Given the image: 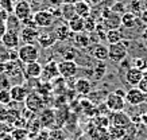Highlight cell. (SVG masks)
Here are the masks:
<instances>
[{"instance_id":"1","label":"cell","mask_w":147,"mask_h":140,"mask_svg":"<svg viewBox=\"0 0 147 140\" xmlns=\"http://www.w3.org/2000/svg\"><path fill=\"white\" fill-rule=\"evenodd\" d=\"M39 54V49L35 45H22L18 47V61L24 65L38 61Z\"/></svg>"},{"instance_id":"2","label":"cell","mask_w":147,"mask_h":140,"mask_svg":"<svg viewBox=\"0 0 147 140\" xmlns=\"http://www.w3.org/2000/svg\"><path fill=\"white\" fill-rule=\"evenodd\" d=\"M24 104H26V108L27 111H30V112L38 113L42 111L43 108H46V104H45V100L42 98V96L38 94L35 90L34 92H30L28 94H27L26 100H24Z\"/></svg>"},{"instance_id":"3","label":"cell","mask_w":147,"mask_h":140,"mask_svg":"<svg viewBox=\"0 0 147 140\" xmlns=\"http://www.w3.org/2000/svg\"><path fill=\"white\" fill-rule=\"evenodd\" d=\"M58 72H59V77H62L63 80H69V78L76 77L78 72V65L76 61L62 59L61 62H58Z\"/></svg>"},{"instance_id":"4","label":"cell","mask_w":147,"mask_h":140,"mask_svg":"<svg viewBox=\"0 0 147 140\" xmlns=\"http://www.w3.org/2000/svg\"><path fill=\"white\" fill-rule=\"evenodd\" d=\"M127 54H128V49L121 42L108 45V59H111L112 62L120 63L123 59L127 58Z\"/></svg>"},{"instance_id":"5","label":"cell","mask_w":147,"mask_h":140,"mask_svg":"<svg viewBox=\"0 0 147 140\" xmlns=\"http://www.w3.org/2000/svg\"><path fill=\"white\" fill-rule=\"evenodd\" d=\"M146 98H147V94H144L136 86L128 89L124 94L125 102H128V104L132 105V107H138V105L144 104V102H146Z\"/></svg>"},{"instance_id":"6","label":"cell","mask_w":147,"mask_h":140,"mask_svg":"<svg viewBox=\"0 0 147 140\" xmlns=\"http://www.w3.org/2000/svg\"><path fill=\"white\" fill-rule=\"evenodd\" d=\"M34 20L36 23L38 28H49L54 24L55 18L53 16V14L50 12L49 9H39L34 14Z\"/></svg>"},{"instance_id":"7","label":"cell","mask_w":147,"mask_h":140,"mask_svg":"<svg viewBox=\"0 0 147 140\" xmlns=\"http://www.w3.org/2000/svg\"><path fill=\"white\" fill-rule=\"evenodd\" d=\"M105 107H107L111 112H121L125 107V100L123 96L112 92V93H109V94L107 96V98H105Z\"/></svg>"},{"instance_id":"8","label":"cell","mask_w":147,"mask_h":140,"mask_svg":"<svg viewBox=\"0 0 147 140\" xmlns=\"http://www.w3.org/2000/svg\"><path fill=\"white\" fill-rule=\"evenodd\" d=\"M59 77V72H58V62L55 61H49L42 66V76L39 80L46 82H51L55 78Z\"/></svg>"},{"instance_id":"9","label":"cell","mask_w":147,"mask_h":140,"mask_svg":"<svg viewBox=\"0 0 147 140\" xmlns=\"http://www.w3.org/2000/svg\"><path fill=\"white\" fill-rule=\"evenodd\" d=\"M38 120H39L42 128L51 129L55 125V112L51 108H43L38 113Z\"/></svg>"},{"instance_id":"10","label":"cell","mask_w":147,"mask_h":140,"mask_svg":"<svg viewBox=\"0 0 147 140\" xmlns=\"http://www.w3.org/2000/svg\"><path fill=\"white\" fill-rule=\"evenodd\" d=\"M13 15L20 22H22L23 19L28 18L30 15H32V8H31L30 1H27V0H19L18 3L15 4V7H13Z\"/></svg>"},{"instance_id":"11","label":"cell","mask_w":147,"mask_h":140,"mask_svg":"<svg viewBox=\"0 0 147 140\" xmlns=\"http://www.w3.org/2000/svg\"><path fill=\"white\" fill-rule=\"evenodd\" d=\"M1 45L7 47L8 50H15L18 49L19 46H20V38H19V32H15V31H9L7 30L4 35L1 36Z\"/></svg>"},{"instance_id":"12","label":"cell","mask_w":147,"mask_h":140,"mask_svg":"<svg viewBox=\"0 0 147 140\" xmlns=\"http://www.w3.org/2000/svg\"><path fill=\"white\" fill-rule=\"evenodd\" d=\"M39 31L38 28H30V27H22V30L19 31V38L23 45H34L36 43Z\"/></svg>"},{"instance_id":"13","label":"cell","mask_w":147,"mask_h":140,"mask_svg":"<svg viewBox=\"0 0 147 140\" xmlns=\"http://www.w3.org/2000/svg\"><path fill=\"white\" fill-rule=\"evenodd\" d=\"M30 92L27 90V88L23 84H15L11 86L9 89V94H11V100L13 102H24L27 94Z\"/></svg>"},{"instance_id":"14","label":"cell","mask_w":147,"mask_h":140,"mask_svg":"<svg viewBox=\"0 0 147 140\" xmlns=\"http://www.w3.org/2000/svg\"><path fill=\"white\" fill-rule=\"evenodd\" d=\"M23 74L28 80H39L40 76H42V65L38 61L31 62V63H26Z\"/></svg>"},{"instance_id":"15","label":"cell","mask_w":147,"mask_h":140,"mask_svg":"<svg viewBox=\"0 0 147 140\" xmlns=\"http://www.w3.org/2000/svg\"><path fill=\"white\" fill-rule=\"evenodd\" d=\"M89 54L92 58H94L96 61H107L108 59V46L104 43H96L93 47H90Z\"/></svg>"},{"instance_id":"16","label":"cell","mask_w":147,"mask_h":140,"mask_svg":"<svg viewBox=\"0 0 147 140\" xmlns=\"http://www.w3.org/2000/svg\"><path fill=\"white\" fill-rule=\"evenodd\" d=\"M142 78H143V72L139 70V69H136V68H132V66L125 72V76H124L125 82H127L131 88L138 86V84L140 82Z\"/></svg>"},{"instance_id":"17","label":"cell","mask_w":147,"mask_h":140,"mask_svg":"<svg viewBox=\"0 0 147 140\" xmlns=\"http://www.w3.org/2000/svg\"><path fill=\"white\" fill-rule=\"evenodd\" d=\"M36 43L42 49H49V47H53L57 43V39H55L53 31H43V32H39Z\"/></svg>"},{"instance_id":"18","label":"cell","mask_w":147,"mask_h":140,"mask_svg":"<svg viewBox=\"0 0 147 140\" xmlns=\"http://www.w3.org/2000/svg\"><path fill=\"white\" fill-rule=\"evenodd\" d=\"M102 20H104V22H102L101 24L105 31H108V30H117V28L121 26V16L117 14H113V12H112L108 18L102 19Z\"/></svg>"},{"instance_id":"19","label":"cell","mask_w":147,"mask_h":140,"mask_svg":"<svg viewBox=\"0 0 147 140\" xmlns=\"http://www.w3.org/2000/svg\"><path fill=\"white\" fill-rule=\"evenodd\" d=\"M73 88H74V90L80 96H86V94H89L90 90H92V82L88 78H78L74 82Z\"/></svg>"},{"instance_id":"20","label":"cell","mask_w":147,"mask_h":140,"mask_svg":"<svg viewBox=\"0 0 147 140\" xmlns=\"http://www.w3.org/2000/svg\"><path fill=\"white\" fill-rule=\"evenodd\" d=\"M53 34L55 36L57 42H65L73 35V32L70 31V28H69L67 24H59V26H57V27L54 28Z\"/></svg>"},{"instance_id":"21","label":"cell","mask_w":147,"mask_h":140,"mask_svg":"<svg viewBox=\"0 0 147 140\" xmlns=\"http://www.w3.org/2000/svg\"><path fill=\"white\" fill-rule=\"evenodd\" d=\"M73 7H74V12H76V16H80V18H88L90 15V11H92V8H90V5L85 1V0H78V1H76L74 4H73Z\"/></svg>"},{"instance_id":"22","label":"cell","mask_w":147,"mask_h":140,"mask_svg":"<svg viewBox=\"0 0 147 140\" xmlns=\"http://www.w3.org/2000/svg\"><path fill=\"white\" fill-rule=\"evenodd\" d=\"M129 123H131V120H129V117L125 115V113H123V111L121 112H113L111 116V124L115 127H121V128H124L125 125H128Z\"/></svg>"},{"instance_id":"23","label":"cell","mask_w":147,"mask_h":140,"mask_svg":"<svg viewBox=\"0 0 147 140\" xmlns=\"http://www.w3.org/2000/svg\"><path fill=\"white\" fill-rule=\"evenodd\" d=\"M139 22V18L135 16L132 12L129 11H125L124 14L121 15V26L125 28H134Z\"/></svg>"},{"instance_id":"24","label":"cell","mask_w":147,"mask_h":140,"mask_svg":"<svg viewBox=\"0 0 147 140\" xmlns=\"http://www.w3.org/2000/svg\"><path fill=\"white\" fill-rule=\"evenodd\" d=\"M67 26L70 28V31L73 34H78V32H84V18H80V16H74L73 19H70L67 22Z\"/></svg>"},{"instance_id":"25","label":"cell","mask_w":147,"mask_h":140,"mask_svg":"<svg viewBox=\"0 0 147 140\" xmlns=\"http://www.w3.org/2000/svg\"><path fill=\"white\" fill-rule=\"evenodd\" d=\"M5 26H7V30H9V31L19 32L22 30V22L13 14H8V16L5 19Z\"/></svg>"},{"instance_id":"26","label":"cell","mask_w":147,"mask_h":140,"mask_svg":"<svg viewBox=\"0 0 147 140\" xmlns=\"http://www.w3.org/2000/svg\"><path fill=\"white\" fill-rule=\"evenodd\" d=\"M124 39L123 38V34L121 31L117 28V30H108L105 31V41H107L108 45H113V43H119Z\"/></svg>"},{"instance_id":"27","label":"cell","mask_w":147,"mask_h":140,"mask_svg":"<svg viewBox=\"0 0 147 140\" xmlns=\"http://www.w3.org/2000/svg\"><path fill=\"white\" fill-rule=\"evenodd\" d=\"M108 135L111 136L112 140H120L124 137L125 135V129L124 128H121V127H115L112 125L109 128V131H108Z\"/></svg>"},{"instance_id":"28","label":"cell","mask_w":147,"mask_h":140,"mask_svg":"<svg viewBox=\"0 0 147 140\" xmlns=\"http://www.w3.org/2000/svg\"><path fill=\"white\" fill-rule=\"evenodd\" d=\"M61 11H62V18L69 22L70 19H73L76 16V12H74V7L73 4H62L61 5Z\"/></svg>"},{"instance_id":"29","label":"cell","mask_w":147,"mask_h":140,"mask_svg":"<svg viewBox=\"0 0 147 140\" xmlns=\"http://www.w3.org/2000/svg\"><path fill=\"white\" fill-rule=\"evenodd\" d=\"M49 140H66V133L61 128L49 129Z\"/></svg>"},{"instance_id":"30","label":"cell","mask_w":147,"mask_h":140,"mask_svg":"<svg viewBox=\"0 0 147 140\" xmlns=\"http://www.w3.org/2000/svg\"><path fill=\"white\" fill-rule=\"evenodd\" d=\"M85 22V26H84V31L86 34H90V32H94L96 31V27H97V22H96V19L92 18V16H88V18L84 19Z\"/></svg>"},{"instance_id":"31","label":"cell","mask_w":147,"mask_h":140,"mask_svg":"<svg viewBox=\"0 0 147 140\" xmlns=\"http://www.w3.org/2000/svg\"><path fill=\"white\" fill-rule=\"evenodd\" d=\"M74 42L76 45L81 46V47H86L89 45V36L86 32H78V34H74Z\"/></svg>"},{"instance_id":"32","label":"cell","mask_w":147,"mask_h":140,"mask_svg":"<svg viewBox=\"0 0 147 140\" xmlns=\"http://www.w3.org/2000/svg\"><path fill=\"white\" fill-rule=\"evenodd\" d=\"M11 86H12L11 78H9L5 73H1V74H0V90H9Z\"/></svg>"},{"instance_id":"33","label":"cell","mask_w":147,"mask_h":140,"mask_svg":"<svg viewBox=\"0 0 147 140\" xmlns=\"http://www.w3.org/2000/svg\"><path fill=\"white\" fill-rule=\"evenodd\" d=\"M128 11L129 12H132L135 16H139L140 12L143 11L142 1H140V0H132V1L129 3V5H128Z\"/></svg>"},{"instance_id":"34","label":"cell","mask_w":147,"mask_h":140,"mask_svg":"<svg viewBox=\"0 0 147 140\" xmlns=\"http://www.w3.org/2000/svg\"><path fill=\"white\" fill-rule=\"evenodd\" d=\"M105 72H107V68H105V65L101 62V61H98V63H96V66L93 69V76L96 80H100L102 78V76H105Z\"/></svg>"},{"instance_id":"35","label":"cell","mask_w":147,"mask_h":140,"mask_svg":"<svg viewBox=\"0 0 147 140\" xmlns=\"http://www.w3.org/2000/svg\"><path fill=\"white\" fill-rule=\"evenodd\" d=\"M28 129L27 128H16L12 133V137L15 140H27L28 137Z\"/></svg>"},{"instance_id":"36","label":"cell","mask_w":147,"mask_h":140,"mask_svg":"<svg viewBox=\"0 0 147 140\" xmlns=\"http://www.w3.org/2000/svg\"><path fill=\"white\" fill-rule=\"evenodd\" d=\"M11 94H9V90H0V105H7L11 104Z\"/></svg>"},{"instance_id":"37","label":"cell","mask_w":147,"mask_h":140,"mask_svg":"<svg viewBox=\"0 0 147 140\" xmlns=\"http://www.w3.org/2000/svg\"><path fill=\"white\" fill-rule=\"evenodd\" d=\"M132 68H136L139 69V70H142V72H144V70H147V59L144 58H135L134 61H132Z\"/></svg>"},{"instance_id":"38","label":"cell","mask_w":147,"mask_h":140,"mask_svg":"<svg viewBox=\"0 0 147 140\" xmlns=\"http://www.w3.org/2000/svg\"><path fill=\"white\" fill-rule=\"evenodd\" d=\"M111 9H112V12L113 14H117V15H123L127 11V7H125V4L124 3H121V1H119V3H115V4L111 7Z\"/></svg>"},{"instance_id":"39","label":"cell","mask_w":147,"mask_h":140,"mask_svg":"<svg viewBox=\"0 0 147 140\" xmlns=\"http://www.w3.org/2000/svg\"><path fill=\"white\" fill-rule=\"evenodd\" d=\"M7 61H9V50L7 47H4L0 42V62L5 63Z\"/></svg>"},{"instance_id":"40","label":"cell","mask_w":147,"mask_h":140,"mask_svg":"<svg viewBox=\"0 0 147 140\" xmlns=\"http://www.w3.org/2000/svg\"><path fill=\"white\" fill-rule=\"evenodd\" d=\"M22 27L38 28V27H36V23H35V20H34V15H30L28 18L23 19V20H22Z\"/></svg>"},{"instance_id":"41","label":"cell","mask_w":147,"mask_h":140,"mask_svg":"<svg viewBox=\"0 0 147 140\" xmlns=\"http://www.w3.org/2000/svg\"><path fill=\"white\" fill-rule=\"evenodd\" d=\"M0 9H4L5 12H11L13 11L12 8V0H0Z\"/></svg>"},{"instance_id":"42","label":"cell","mask_w":147,"mask_h":140,"mask_svg":"<svg viewBox=\"0 0 147 140\" xmlns=\"http://www.w3.org/2000/svg\"><path fill=\"white\" fill-rule=\"evenodd\" d=\"M36 140H49V129L42 128L36 135Z\"/></svg>"},{"instance_id":"43","label":"cell","mask_w":147,"mask_h":140,"mask_svg":"<svg viewBox=\"0 0 147 140\" xmlns=\"http://www.w3.org/2000/svg\"><path fill=\"white\" fill-rule=\"evenodd\" d=\"M136 88H139V89H140L144 94H147V77H143L142 80H140V82L138 84V86H136Z\"/></svg>"},{"instance_id":"44","label":"cell","mask_w":147,"mask_h":140,"mask_svg":"<svg viewBox=\"0 0 147 140\" xmlns=\"http://www.w3.org/2000/svg\"><path fill=\"white\" fill-rule=\"evenodd\" d=\"M7 112H8V109L5 108L4 105H0V121L7 120Z\"/></svg>"},{"instance_id":"45","label":"cell","mask_w":147,"mask_h":140,"mask_svg":"<svg viewBox=\"0 0 147 140\" xmlns=\"http://www.w3.org/2000/svg\"><path fill=\"white\" fill-rule=\"evenodd\" d=\"M139 20L143 23V24H146L147 26V8H144L140 12V15H139Z\"/></svg>"},{"instance_id":"46","label":"cell","mask_w":147,"mask_h":140,"mask_svg":"<svg viewBox=\"0 0 147 140\" xmlns=\"http://www.w3.org/2000/svg\"><path fill=\"white\" fill-rule=\"evenodd\" d=\"M5 32H7V26H5V22H4V20H0V39H1V36L4 35Z\"/></svg>"},{"instance_id":"47","label":"cell","mask_w":147,"mask_h":140,"mask_svg":"<svg viewBox=\"0 0 147 140\" xmlns=\"http://www.w3.org/2000/svg\"><path fill=\"white\" fill-rule=\"evenodd\" d=\"M112 14V9L111 8H102V12H101V19H105L108 18L109 15Z\"/></svg>"},{"instance_id":"48","label":"cell","mask_w":147,"mask_h":140,"mask_svg":"<svg viewBox=\"0 0 147 140\" xmlns=\"http://www.w3.org/2000/svg\"><path fill=\"white\" fill-rule=\"evenodd\" d=\"M0 140H15L11 133H0Z\"/></svg>"},{"instance_id":"49","label":"cell","mask_w":147,"mask_h":140,"mask_svg":"<svg viewBox=\"0 0 147 140\" xmlns=\"http://www.w3.org/2000/svg\"><path fill=\"white\" fill-rule=\"evenodd\" d=\"M49 3L53 5V7H61V5L63 4L62 0H49Z\"/></svg>"},{"instance_id":"50","label":"cell","mask_w":147,"mask_h":140,"mask_svg":"<svg viewBox=\"0 0 147 140\" xmlns=\"http://www.w3.org/2000/svg\"><path fill=\"white\" fill-rule=\"evenodd\" d=\"M85 1L89 5H96V4H98V3H101L102 0H85Z\"/></svg>"},{"instance_id":"51","label":"cell","mask_w":147,"mask_h":140,"mask_svg":"<svg viewBox=\"0 0 147 140\" xmlns=\"http://www.w3.org/2000/svg\"><path fill=\"white\" fill-rule=\"evenodd\" d=\"M140 38H142L143 41H147V26L144 28H143V31H142V35H140Z\"/></svg>"},{"instance_id":"52","label":"cell","mask_w":147,"mask_h":140,"mask_svg":"<svg viewBox=\"0 0 147 140\" xmlns=\"http://www.w3.org/2000/svg\"><path fill=\"white\" fill-rule=\"evenodd\" d=\"M62 1H63V4H74L78 0H62Z\"/></svg>"},{"instance_id":"53","label":"cell","mask_w":147,"mask_h":140,"mask_svg":"<svg viewBox=\"0 0 147 140\" xmlns=\"http://www.w3.org/2000/svg\"><path fill=\"white\" fill-rule=\"evenodd\" d=\"M1 73H4V63L3 62H0V74Z\"/></svg>"},{"instance_id":"54","label":"cell","mask_w":147,"mask_h":140,"mask_svg":"<svg viewBox=\"0 0 147 140\" xmlns=\"http://www.w3.org/2000/svg\"><path fill=\"white\" fill-rule=\"evenodd\" d=\"M32 3H42V1H45V0H30Z\"/></svg>"}]
</instances>
